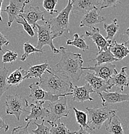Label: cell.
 Segmentation results:
<instances>
[{"instance_id": "obj_25", "label": "cell", "mask_w": 129, "mask_h": 134, "mask_svg": "<svg viewBox=\"0 0 129 134\" xmlns=\"http://www.w3.org/2000/svg\"><path fill=\"white\" fill-rule=\"evenodd\" d=\"M73 36H74L73 40H67L66 44L67 45L74 46V47L81 50L82 52L89 50V47L86 43L85 38H84V36L83 35L80 36L78 34H75Z\"/></svg>"}, {"instance_id": "obj_27", "label": "cell", "mask_w": 129, "mask_h": 134, "mask_svg": "<svg viewBox=\"0 0 129 134\" xmlns=\"http://www.w3.org/2000/svg\"><path fill=\"white\" fill-rule=\"evenodd\" d=\"M117 19H114L110 24H107V23L104 24V29L107 32V37L105 38L107 40H109V41L114 40V37L120 28V26L117 23Z\"/></svg>"}, {"instance_id": "obj_20", "label": "cell", "mask_w": 129, "mask_h": 134, "mask_svg": "<svg viewBox=\"0 0 129 134\" xmlns=\"http://www.w3.org/2000/svg\"><path fill=\"white\" fill-rule=\"evenodd\" d=\"M110 50L114 58L117 59L119 61H121L129 54V49L124 42L122 43H118L116 40L112 41L110 47Z\"/></svg>"}, {"instance_id": "obj_40", "label": "cell", "mask_w": 129, "mask_h": 134, "mask_svg": "<svg viewBox=\"0 0 129 134\" xmlns=\"http://www.w3.org/2000/svg\"><path fill=\"white\" fill-rule=\"evenodd\" d=\"M3 2V0H0V21H2L3 19L1 16V7H2V3Z\"/></svg>"}, {"instance_id": "obj_18", "label": "cell", "mask_w": 129, "mask_h": 134, "mask_svg": "<svg viewBox=\"0 0 129 134\" xmlns=\"http://www.w3.org/2000/svg\"><path fill=\"white\" fill-rule=\"evenodd\" d=\"M100 11L98 8H95L86 13L80 21V27L86 26L88 28H92L96 24L102 23L105 21V18L100 14Z\"/></svg>"}, {"instance_id": "obj_31", "label": "cell", "mask_w": 129, "mask_h": 134, "mask_svg": "<svg viewBox=\"0 0 129 134\" xmlns=\"http://www.w3.org/2000/svg\"><path fill=\"white\" fill-rule=\"evenodd\" d=\"M18 18H20L21 19L17 18L15 21L17 23V24H20L23 26L24 30L26 32V33L30 36V37H33L35 36V31L33 29V28L32 27V26L30 24L28 23V22L26 21V19L23 18L21 15H19Z\"/></svg>"}, {"instance_id": "obj_2", "label": "cell", "mask_w": 129, "mask_h": 134, "mask_svg": "<svg viewBox=\"0 0 129 134\" xmlns=\"http://www.w3.org/2000/svg\"><path fill=\"white\" fill-rule=\"evenodd\" d=\"M60 59L55 65V70L71 79L73 81L78 82L84 73L82 70L83 59L80 54L67 52L66 48L60 47Z\"/></svg>"}, {"instance_id": "obj_29", "label": "cell", "mask_w": 129, "mask_h": 134, "mask_svg": "<svg viewBox=\"0 0 129 134\" xmlns=\"http://www.w3.org/2000/svg\"><path fill=\"white\" fill-rule=\"evenodd\" d=\"M23 49H24V54L22 55L21 58H20V60L21 61L24 62V61L28 58L29 55L32 54H34V53H43L44 51L43 50H41L37 49L35 48V47L33 46L31 43H25L23 45Z\"/></svg>"}, {"instance_id": "obj_13", "label": "cell", "mask_w": 129, "mask_h": 134, "mask_svg": "<svg viewBox=\"0 0 129 134\" xmlns=\"http://www.w3.org/2000/svg\"><path fill=\"white\" fill-rule=\"evenodd\" d=\"M20 15H21L26 19L28 23L31 25L33 29L36 31V25L38 21L41 20L44 22L46 21L44 18V12H42L38 6L30 7L28 9L24 10V12Z\"/></svg>"}, {"instance_id": "obj_14", "label": "cell", "mask_w": 129, "mask_h": 134, "mask_svg": "<svg viewBox=\"0 0 129 134\" xmlns=\"http://www.w3.org/2000/svg\"><path fill=\"white\" fill-rule=\"evenodd\" d=\"M85 34L87 37L91 38L95 43L98 48V52L109 49L113 41V40L112 41L107 40L100 34L99 28L95 27V26L92 27V30L91 32L85 31Z\"/></svg>"}, {"instance_id": "obj_10", "label": "cell", "mask_w": 129, "mask_h": 134, "mask_svg": "<svg viewBox=\"0 0 129 134\" xmlns=\"http://www.w3.org/2000/svg\"><path fill=\"white\" fill-rule=\"evenodd\" d=\"M116 66L112 63H105L102 65L89 67H82V70H88L93 71L96 76L103 79L105 81H107L110 78L113 77L114 75L117 74V70L116 68Z\"/></svg>"}, {"instance_id": "obj_3", "label": "cell", "mask_w": 129, "mask_h": 134, "mask_svg": "<svg viewBox=\"0 0 129 134\" xmlns=\"http://www.w3.org/2000/svg\"><path fill=\"white\" fill-rule=\"evenodd\" d=\"M72 0H69L66 7L60 11L57 16L47 21L50 25L53 37L61 36L65 32L69 33V18L72 10Z\"/></svg>"}, {"instance_id": "obj_34", "label": "cell", "mask_w": 129, "mask_h": 134, "mask_svg": "<svg viewBox=\"0 0 129 134\" xmlns=\"http://www.w3.org/2000/svg\"><path fill=\"white\" fill-rule=\"evenodd\" d=\"M44 121L45 119H42L41 124H37L35 121L34 124L37 126V128L35 130H33V134H51L50 129L44 125Z\"/></svg>"}, {"instance_id": "obj_19", "label": "cell", "mask_w": 129, "mask_h": 134, "mask_svg": "<svg viewBox=\"0 0 129 134\" xmlns=\"http://www.w3.org/2000/svg\"><path fill=\"white\" fill-rule=\"evenodd\" d=\"M102 104L103 107L108 104H116L121 102L129 101V94L121 93L120 92H103L102 93Z\"/></svg>"}, {"instance_id": "obj_6", "label": "cell", "mask_w": 129, "mask_h": 134, "mask_svg": "<svg viewBox=\"0 0 129 134\" xmlns=\"http://www.w3.org/2000/svg\"><path fill=\"white\" fill-rule=\"evenodd\" d=\"M6 114L8 115H14L17 121L24 112H28L26 108L28 107V102L24 97L18 94L9 95L6 97L5 101Z\"/></svg>"}, {"instance_id": "obj_28", "label": "cell", "mask_w": 129, "mask_h": 134, "mask_svg": "<svg viewBox=\"0 0 129 134\" xmlns=\"http://www.w3.org/2000/svg\"><path fill=\"white\" fill-rule=\"evenodd\" d=\"M75 113V117L77 122H78L79 126L84 129L89 130V127L87 125V115L85 112L81 111V110H77L75 107L73 108Z\"/></svg>"}, {"instance_id": "obj_11", "label": "cell", "mask_w": 129, "mask_h": 134, "mask_svg": "<svg viewBox=\"0 0 129 134\" xmlns=\"http://www.w3.org/2000/svg\"><path fill=\"white\" fill-rule=\"evenodd\" d=\"M72 10L73 14L85 15L95 8L100 7L102 1L100 0H72Z\"/></svg>"}, {"instance_id": "obj_5", "label": "cell", "mask_w": 129, "mask_h": 134, "mask_svg": "<svg viewBox=\"0 0 129 134\" xmlns=\"http://www.w3.org/2000/svg\"><path fill=\"white\" fill-rule=\"evenodd\" d=\"M48 108H49L50 114L46 117V122L51 126L60 121L62 117L68 116L70 111V107L67 104L66 96L61 97L54 103H50L48 104Z\"/></svg>"}, {"instance_id": "obj_38", "label": "cell", "mask_w": 129, "mask_h": 134, "mask_svg": "<svg viewBox=\"0 0 129 134\" xmlns=\"http://www.w3.org/2000/svg\"><path fill=\"white\" fill-rule=\"evenodd\" d=\"M9 128V126L5 122V121L0 116V130L4 129L5 132H7Z\"/></svg>"}, {"instance_id": "obj_7", "label": "cell", "mask_w": 129, "mask_h": 134, "mask_svg": "<svg viewBox=\"0 0 129 134\" xmlns=\"http://www.w3.org/2000/svg\"><path fill=\"white\" fill-rule=\"evenodd\" d=\"M36 28H37L38 40H37L35 48L37 49L42 50V48L44 46L48 45L50 47L53 54L60 53L59 50L55 48L53 43V40L55 39V37L53 36L50 26L48 24V21H46L45 22V24L43 25H39L37 23Z\"/></svg>"}, {"instance_id": "obj_16", "label": "cell", "mask_w": 129, "mask_h": 134, "mask_svg": "<svg viewBox=\"0 0 129 134\" xmlns=\"http://www.w3.org/2000/svg\"><path fill=\"white\" fill-rule=\"evenodd\" d=\"M43 103L44 102H35V103H31L30 104L31 111L25 117L24 121L29 122L32 120L37 121V120H42L46 118L49 115L50 111L48 109L42 107Z\"/></svg>"}, {"instance_id": "obj_30", "label": "cell", "mask_w": 129, "mask_h": 134, "mask_svg": "<svg viewBox=\"0 0 129 134\" xmlns=\"http://www.w3.org/2000/svg\"><path fill=\"white\" fill-rule=\"evenodd\" d=\"M51 134H72L68 128L64 123L59 121L50 128Z\"/></svg>"}, {"instance_id": "obj_4", "label": "cell", "mask_w": 129, "mask_h": 134, "mask_svg": "<svg viewBox=\"0 0 129 134\" xmlns=\"http://www.w3.org/2000/svg\"><path fill=\"white\" fill-rule=\"evenodd\" d=\"M86 110L88 113L87 125L90 131L100 129L104 122L116 113L115 110H110L106 107L103 108L87 107Z\"/></svg>"}, {"instance_id": "obj_41", "label": "cell", "mask_w": 129, "mask_h": 134, "mask_svg": "<svg viewBox=\"0 0 129 134\" xmlns=\"http://www.w3.org/2000/svg\"><path fill=\"white\" fill-rule=\"evenodd\" d=\"M128 36V40H127V41H125L124 43L125 44V45L127 47V48L129 49V36Z\"/></svg>"}, {"instance_id": "obj_23", "label": "cell", "mask_w": 129, "mask_h": 134, "mask_svg": "<svg viewBox=\"0 0 129 134\" xmlns=\"http://www.w3.org/2000/svg\"><path fill=\"white\" fill-rule=\"evenodd\" d=\"M24 74L26 75L27 72L23 69L21 67L16 69L11 73L7 78V82L9 86H16L18 87L23 81H24Z\"/></svg>"}, {"instance_id": "obj_15", "label": "cell", "mask_w": 129, "mask_h": 134, "mask_svg": "<svg viewBox=\"0 0 129 134\" xmlns=\"http://www.w3.org/2000/svg\"><path fill=\"white\" fill-rule=\"evenodd\" d=\"M127 69V66L122 67L119 73L114 75L107 81L109 90H110L114 86H116L120 88L121 92H123L124 88L128 87L129 76L126 72Z\"/></svg>"}, {"instance_id": "obj_42", "label": "cell", "mask_w": 129, "mask_h": 134, "mask_svg": "<svg viewBox=\"0 0 129 134\" xmlns=\"http://www.w3.org/2000/svg\"><path fill=\"white\" fill-rule=\"evenodd\" d=\"M125 34L127 35V36H129V27L127 29V30H126L125 32Z\"/></svg>"}, {"instance_id": "obj_32", "label": "cell", "mask_w": 129, "mask_h": 134, "mask_svg": "<svg viewBox=\"0 0 129 134\" xmlns=\"http://www.w3.org/2000/svg\"><path fill=\"white\" fill-rule=\"evenodd\" d=\"M58 3V0H44L42 6L47 12H50V14L53 15L54 13H57L58 10H55V7Z\"/></svg>"}, {"instance_id": "obj_12", "label": "cell", "mask_w": 129, "mask_h": 134, "mask_svg": "<svg viewBox=\"0 0 129 134\" xmlns=\"http://www.w3.org/2000/svg\"><path fill=\"white\" fill-rule=\"evenodd\" d=\"M84 79L91 86L95 93L98 95L100 99L102 92H108V90H109L107 81L96 76L94 74L87 72Z\"/></svg>"}, {"instance_id": "obj_35", "label": "cell", "mask_w": 129, "mask_h": 134, "mask_svg": "<svg viewBox=\"0 0 129 134\" xmlns=\"http://www.w3.org/2000/svg\"><path fill=\"white\" fill-rule=\"evenodd\" d=\"M31 122L32 121H29L25 126H17L14 128L12 130V134H32L28 132V126Z\"/></svg>"}, {"instance_id": "obj_8", "label": "cell", "mask_w": 129, "mask_h": 134, "mask_svg": "<svg viewBox=\"0 0 129 134\" xmlns=\"http://www.w3.org/2000/svg\"><path fill=\"white\" fill-rule=\"evenodd\" d=\"M29 88L30 90V93L29 94V97L35 102H45L46 100L54 103L59 99L61 96H54L49 92L43 90L40 86L39 82L31 84L29 86Z\"/></svg>"}, {"instance_id": "obj_37", "label": "cell", "mask_w": 129, "mask_h": 134, "mask_svg": "<svg viewBox=\"0 0 129 134\" xmlns=\"http://www.w3.org/2000/svg\"><path fill=\"white\" fill-rule=\"evenodd\" d=\"M9 41L7 40L5 36L0 32V51L3 52V47L7 46L9 44Z\"/></svg>"}, {"instance_id": "obj_17", "label": "cell", "mask_w": 129, "mask_h": 134, "mask_svg": "<svg viewBox=\"0 0 129 134\" xmlns=\"http://www.w3.org/2000/svg\"><path fill=\"white\" fill-rule=\"evenodd\" d=\"M91 93H95V92L87 83L82 86H74L72 92L73 100L80 103H82L85 100L92 101L93 100V98L90 96Z\"/></svg>"}, {"instance_id": "obj_22", "label": "cell", "mask_w": 129, "mask_h": 134, "mask_svg": "<svg viewBox=\"0 0 129 134\" xmlns=\"http://www.w3.org/2000/svg\"><path fill=\"white\" fill-rule=\"evenodd\" d=\"M49 68V64L46 61L44 63L40 65L30 66L27 74L24 76V80L31 78H36V79H41V77L44 74L46 70Z\"/></svg>"}, {"instance_id": "obj_39", "label": "cell", "mask_w": 129, "mask_h": 134, "mask_svg": "<svg viewBox=\"0 0 129 134\" xmlns=\"http://www.w3.org/2000/svg\"><path fill=\"white\" fill-rule=\"evenodd\" d=\"M72 134H91V133L88 132L86 129H84V128L80 126L79 127L78 130L72 132Z\"/></svg>"}, {"instance_id": "obj_33", "label": "cell", "mask_w": 129, "mask_h": 134, "mask_svg": "<svg viewBox=\"0 0 129 134\" xmlns=\"http://www.w3.org/2000/svg\"><path fill=\"white\" fill-rule=\"evenodd\" d=\"M18 58V55L16 52L12 50H7L6 52L3 54L2 57V63L6 64L8 63H12L16 61Z\"/></svg>"}, {"instance_id": "obj_9", "label": "cell", "mask_w": 129, "mask_h": 134, "mask_svg": "<svg viewBox=\"0 0 129 134\" xmlns=\"http://www.w3.org/2000/svg\"><path fill=\"white\" fill-rule=\"evenodd\" d=\"M31 2L30 0L25 1H16V0H10L9 5L6 7V9L3 10L8 14L9 21L7 22V26L10 27L12 23L17 19L20 14H23L24 11V7L26 4Z\"/></svg>"}, {"instance_id": "obj_21", "label": "cell", "mask_w": 129, "mask_h": 134, "mask_svg": "<svg viewBox=\"0 0 129 134\" xmlns=\"http://www.w3.org/2000/svg\"><path fill=\"white\" fill-rule=\"evenodd\" d=\"M106 130L110 134H123V129L120 118L116 113L108 119L105 124Z\"/></svg>"}, {"instance_id": "obj_1", "label": "cell", "mask_w": 129, "mask_h": 134, "mask_svg": "<svg viewBox=\"0 0 129 134\" xmlns=\"http://www.w3.org/2000/svg\"><path fill=\"white\" fill-rule=\"evenodd\" d=\"M39 83L43 90L61 97L72 95L74 87L69 77L52 68L46 70Z\"/></svg>"}, {"instance_id": "obj_24", "label": "cell", "mask_w": 129, "mask_h": 134, "mask_svg": "<svg viewBox=\"0 0 129 134\" xmlns=\"http://www.w3.org/2000/svg\"><path fill=\"white\" fill-rule=\"evenodd\" d=\"M93 61H96V65H100L102 64L111 63L114 61H119L117 59L114 58L113 54L110 50V48L107 50L100 52L96 54V57L93 59Z\"/></svg>"}, {"instance_id": "obj_36", "label": "cell", "mask_w": 129, "mask_h": 134, "mask_svg": "<svg viewBox=\"0 0 129 134\" xmlns=\"http://www.w3.org/2000/svg\"><path fill=\"white\" fill-rule=\"evenodd\" d=\"M120 1L118 0H103L102 1L100 7V11L107 7H115L118 3H120Z\"/></svg>"}, {"instance_id": "obj_26", "label": "cell", "mask_w": 129, "mask_h": 134, "mask_svg": "<svg viewBox=\"0 0 129 134\" xmlns=\"http://www.w3.org/2000/svg\"><path fill=\"white\" fill-rule=\"evenodd\" d=\"M9 72V70L6 68L5 65L3 68H0V99L3 93L7 91L10 87L7 82Z\"/></svg>"}]
</instances>
